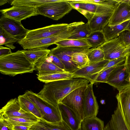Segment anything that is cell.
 <instances>
[{"mask_svg": "<svg viewBox=\"0 0 130 130\" xmlns=\"http://www.w3.org/2000/svg\"><path fill=\"white\" fill-rule=\"evenodd\" d=\"M90 81L82 78H74L45 83L37 93L42 99L53 104L57 105L61 100L75 89L88 85Z\"/></svg>", "mask_w": 130, "mask_h": 130, "instance_id": "1", "label": "cell"}, {"mask_svg": "<svg viewBox=\"0 0 130 130\" xmlns=\"http://www.w3.org/2000/svg\"><path fill=\"white\" fill-rule=\"evenodd\" d=\"M36 69L21 50L0 57V72L2 74L13 76L17 75L32 73Z\"/></svg>", "mask_w": 130, "mask_h": 130, "instance_id": "2", "label": "cell"}, {"mask_svg": "<svg viewBox=\"0 0 130 130\" xmlns=\"http://www.w3.org/2000/svg\"><path fill=\"white\" fill-rule=\"evenodd\" d=\"M67 1L73 9L76 10L82 14L86 13L111 14L119 3L118 0H103L101 3L91 2L89 0Z\"/></svg>", "mask_w": 130, "mask_h": 130, "instance_id": "3", "label": "cell"}, {"mask_svg": "<svg viewBox=\"0 0 130 130\" xmlns=\"http://www.w3.org/2000/svg\"><path fill=\"white\" fill-rule=\"evenodd\" d=\"M24 94L38 108L42 115V119L50 122L62 121L57 105L49 103L40 97L37 94L31 91H27Z\"/></svg>", "mask_w": 130, "mask_h": 130, "instance_id": "4", "label": "cell"}, {"mask_svg": "<svg viewBox=\"0 0 130 130\" xmlns=\"http://www.w3.org/2000/svg\"><path fill=\"white\" fill-rule=\"evenodd\" d=\"M38 15H41L54 20H58L69 13L73 8L67 0L45 4L36 8Z\"/></svg>", "mask_w": 130, "mask_h": 130, "instance_id": "5", "label": "cell"}, {"mask_svg": "<svg viewBox=\"0 0 130 130\" xmlns=\"http://www.w3.org/2000/svg\"><path fill=\"white\" fill-rule=\"evenodd\" d=\"M90 49V48L87 47L57 46L50 50V53L61 60L64 66L66 72L73 73L78 69L72 60L73 55L78 52L87 53Z\"/></svg>", "mask_w": 130, "mask_h": 130, "instance_id": "6", "label": "cell"}, {"mask_svg": "<svg viewBox=\"0 0 130 130\" xmlns=\"http://www.w3.org/2000/svg\"><path fill=\"white\" fill-rule=\"evenodd\" d=\"M87 86H82L75 89L60 102L73 110L82 121L84 119L83 104Z\"/></svg>", "mask_w": 130, "mask_h": 130, "instance_id": "7", "label": "cell"}, {"mask_svg": "<svg viewBox=\"0 0 130 130\" xmlns=\"http://www.w3.org/2000/svg\"><path fill=\"white\" fill-rule=\"evenodd\" d=\"M69 31L65 29L56 35L38 39L28 40L23 39L18 43L24 50L38 48L47 49L49 46L58 41L67 39L70 36Z\"/></svg>", "mask_w": 130, "mask_h": 130, "instance_id": "8", "label": "cell"}, {"mask_svg": "<svg viewBox=\"0 0 130 130\" xmlns=\"http://www.w3.org/2000/svg\"><path fill=\"white\" fill-rule=\"evenodd\" d=\"M11 117L37 119L32 114L23 110L18 99H11L0 110V118L4 119Z\"/></svg>", "mask_w": 130, "mask_h": 130, "instance_id": "9", "label": "cell"}, {"mask_svg": "<svg viewBox=\"0 0 130 130\" xmlns=\"http://www.w3.org/2000/svg\"><path fill=\"white\" fill-rule=\"evenodd\" d=\"M103 52L104 59L109 61L125 57L126 48L118 37L107 41L99 47Z\"/></svg>", "mask_w": 130, "mask_h": 130, "instance_id": "10", "label": "cell"}, {"mask_svg": "<svg viewBox=\"0 0 130 130\" xmlns=\"http://www.w3.org/2000/svg\"><path fill=\"white\" fill-rule=\"evenodd\" d=\"M0 28L14 38L20 40L25 38L29 30L25 28L21 22L2 15L0 19Z\"/></svg>", "mask_w": 130, "mask_h": 130, "instance_id": "11", "label": "cell"}, {"mask_svg": "<svg viewBox=\"0 0 130 130\" xmlns=\"http://www.w3.org/2000/svg\"><path fill=\"white\" fill-rule=\"evenodd\" d=\"M129 76L124 62L116 66L112 71L107 83L119 91L130 85V83L128 81Z\"/></svg>", "mask_w": 130, "mask_h": 130, "instance_id": "12", "label": "cell"}, {"mask_svg": "<svg viewBox=\"0 0 130 130\" xmlns=\"http://www.w3.org/2000/svg\"><path fill=\"white\" fill-rule=\"evenodd\" d=\"M2 15L17 21L38 15L36 8L24 6H14L0 10Z\"/></svg>", "mask_w": 130, "mask_h": 130, "instance_id": "13", "label": "cell"}, {"mask_svg": "<svg viewBox=\"0 0 130 130\" xmlns=\"http://www.w3.org/2000/svg\"><path fill=\"white\" fill-rule=\"evenodd\" d=\"M69 24L61 23L53 24L42 28L29 30L24 39L32 40L50 37L66 29Z\"/></svg>", "mask_w": 130, "mask_h": 130, "instance_id": "14", "label": "cell"}, {"mask_svg": "<svg viewBox=\"0 0 130 130\" xmlns=\"http://www.w3.org/2000/svg\"><path fill=\"white\" fill-rule=\"evenodd\" d=\"M93 84L90 82L85 91L83 104L84 119L96 116L98 112L99 106L93 91Z\"/></svg>", "mask_w": 130, "mask_h": 130, "instance_id": "15", "label": "cell"}, {"mask_svg": "<svg viewBox=\"0 0 130 130\" xmlns=\"http://www.w3.org/2000/svg\"><path fill=\"white\" fill-rule=\"evenodd\" d=\"M57 105L62 120L66 123L70 129L81 130L82 121L76 114L61 102L59 103Z\"/></svg>", "mask_w": 130, "mask_h": 130, "instance_id": "16", "label": "cell"}, {"mask_svg": "<svg viewBox=\"0 0 130 130\" xmlns=\"http://www.w3.org/2000/svg\"><path fill=\"white\" fill-rule=\"evenodd\" d=\"M118 0L119 4L111 15L109 26L119 24L130 20V6Z\"/></svg>", "mask_w": 130, "mask_h": 130, "instance_id": "17", "label": "cell"}, {"mask_svg": "<svg viewBox=\"0 0 130 130\" xmlns=\"http://www.w3.org/2000/svg\"><path fill=\"white\" fill-rule=\"evenodd\" d=\"M119 91L116 97L128 127L130 122V85Z\"/></svg>", "mask_w": 130, "mask_h": 130, "instance_id": "18", "label": "cell"}, {"mask_svg": "<svg viewBox=\"0 0 130 130\" xmlns=\"http://www.w3.org/2000/svg\"><path fill=\"white\" fill-rule=\"evenodd\" d=\"M109 61L108 60L104 59L100 62L90 64L87 66L78 69L73 73V78H84L90 81L93 76L103 69Z\"/></svg>", "mask_w": 130, "mask_h": 130, "instance_id": "19", "label": "cell"}, {"mask_svg": "<svg viewBox=\"0 0 130 130\" xmlns=\"http://www.w3.org/2000/svg\"><path fill=\"white\" fill-rule=\"evenodd\" d=\"M112 14L103 15L86 13L83 15L87 19V23L91 31H102L108 24Z\"/></svg>", "mask_w": 130, "mask_h": 130, "instance_id": "20", "label": "cell"}, {"mask_svg": "<svg viewBox=\"0 0 130 130\" xmlns=\"http://www.w3.org/2000/svg\"><path fill=\"white\" fill-rule=\"evenodd\" d=\"M104 130H129L125 122L118 102L116 109L109 121L104 127Z\"/></svg>", "mask_w": 130, "mask_h": 130, "instance_id": "21", "label": "cell"}, {"mask_svg": "<svg viewBox=\"0 0 130 130\" xmlns=\"http://www.w3.org/2000/svg\"><path fill=\"white\" fill-rule=\"evenodd\" d=\"M27 59L36 68L47 58L51 50L46 48H38L21 50Z\"/></svg>", "mask_w": 130, "mask_h": 130, "instance_id": "22", "label": "cell"}, {"mask_svg": "<svg viewBox=\"0 0 130 130\" xmlns=\"http://www.w3.org/2000/svg\"><path fill=\"white\" fill-rule=\"evenodd\" d=\"M30 130H71L63 121L50 122L40 118L31 127Z\"/></svg>", "mask_w": 130, "mask_h": 130, "instance_id": "23", "label": "cell"}, {"mask_svg": "<svg viewBox=\"0 0 130 130\" xmlns=\"http://www.w3.org/2000/svg\"><path fill=\"white\" fill-rule=\"evenodd\" d=\"M130 20L113 26L107 24L102 30L107 41L118 37L120 34L126 29Z\"/></svg>", "mask_w": 130, "mask_h": 130, "instance_id": "24", "label": "cell"}, {"mask_svg": "<svg viewBox=\"0 0 130 130\" xmlns=\"http://www.w3.org/2000/svg\"><path fill=\"white\" fill-rule=\"evenodd\" d=\"M18 99L23 110L32 114L38 118H42V115L38 108L24 94L19 95Z\"/></svg>", "mask_w": 130, "mask_h": 130, "instance_id": "25", "label": "cell"}, {"mask_svg": "<svg viewBox=\"0 0 130 130\" xmlns=\"http://www.w3.org/2000/svg\"><path fill=\"white\" fill-rule=\"evenodd\" d=\"M35 68L38 72V75H39L57 73L67 72L55 65L47 57L45 60Z\"/></svg>", "mask_w": 130, "mask_h": 130, "instance_id": "26", "label": "cell"}, {"mask_svg": "<svg viewBox=\"0 0 130 130\" xmlns=\"http://www.w3.org/2000/svg\"><path fill=\"white\" fill-rule=\"evenodd\" d=\"M104 122L96 116L84 119L82 121L83 130H104Z\"/></svg>", "mask_w": 130, "mask_h": 130, "instance_id": "27", "label": "cell"}, {"mask_svg": "<svg viewBox=\"0 0 130 130\" xmlns=\"http://www.w3.org/2000/svg\"><path fill=\"white\" fill-rule=\"evenodd\" d=\"M37 75V78L38 80L45 83L58 80L70 79L73 78L74 76L73 73L67 72Z\"/></svg>", "mask_w": 130, "mask_h": 130, "instance_id": "28", "label": "cell"}, {"mask_svg": "<svg viewBox=\"0 0 130 130\" xmlns=\"http://www.w3.org/2000/svg\"><path fill=\"white\" fill-rule=\"evenodd\" d=\"M86 40L92 48L98 47L107 42L102 31H91Z\"/></svg>", "mask_w": 130, "mask_h": 130, "instance_id": "29", "label": "cell"}, {"mask_svg": "<svg viewBox=\"0 0 130 130\" xmlns=\"http://www.w3.org/2000/svg\"><path fill=\"white\" fill-rule=\"evenodd\" d=\"M91 31L87 23H84L77 26L74 31V33L68 39H86Z\"/></svg>", "mask_w": 130, "mask_h": 130, "instance_id": "30", "label": "cell"}, {"mask_svg": "<svg viewBox=\"0 0 130 130\" xmlns=\"http://www.w3.org/2000/svg\"><path fill=\"white\" fill-rule=\"evenodd\" d=\"M58 0H10L11 5L24 6L36 8L45 4L57 1Z\"/></svg>", "mask_w": 130, "mask_h": 130, "instance_id": "31", "label": "cell"}, {"mask_svg": "<svg viewBox=\"0 0 130 130\" xmlns=\"http://www.w3.org/2000/svg\"><path fill=\"white\" fill-rule=\"evenodd\" d=\"M55 44L61 47H83L90 48L86 39H67L55 43Z\"/></svg>", "mask_w": 130, "mask_h": 130, "instance_id": "32", "label": "cell"}, {"mask_svg": "<svg viewBox=\"0 0 130 130\" xmlns=\"http://www.w3.org/2000/svg\"><path fill=\"white\" fill-rule=\"evenodd\" d=\"M72 59L78 69L89 65V60L86 53L82 52L74 53L72 55Z\"/></svg>", "mask_w": 130, "mask_h": 130, "instance_id": "33", "label": "cell"}, {"mask_svg": "<svg viewBox=\"0 0 130 130\" xmlns=\"http://www.w3.org/2000/svg\"><path fill=\"white\" fill-rule=\"evenodd\" d=\"M89 64L100 62L104 60L103 51L99 47L90 49L87 53Z\"/></svg>", "mask_w": 130, "mask_h": 130, "instance_id": "34", "label": "cell"}, {"mask_svg": "<svg viewBox=\"0 0 130 130\" xmlns=\"http://www.w3.org/2000/svg\"><path fill=\"white\" fill-rule=\"evenodd\" d=\"M20 41L14 38L0 28V46L4 45L10 48L13 49L15 48L13 44Z\"/></svg>", "mask_w": 130, "mask_h": 130, "instance_id": "35", "label": "cell"}, {"mask_svg": "<svg viewBox=\"0 0 130 130\" xmlns=\"http://www.w3.org/2000/svg\"><path fill=\"white\" fill-rule=\"evenodd\" d=\"M4 119L11 126L13 125H23L31 127L38 120V119L15 117L9 118Z\"/></svg>", "mask_w": 130, "mask_h": 130, "instance_id": "36", "label": "cell"}, {"mask_svg": "<svg viewBox=\"0 0 130 130\" xmlns=\"http://www.w3.org/2000/svg\"><path fill=\"white\" fill-rule=\"evenodd\" d=\"M126 59V57H121L109 61L105 66L103 69L97 74L93 76L90 80V82L94 79L98 75L104 71L110 68L117 66L124 63Z\"/></svg>", "mask_w": 130, "mask_h": 130, "instance_id": "37", "label": "cell"}, {"mask_svg": "<svg viewBox=\"0 0 130 130\" xmlns=\"http://www.w3.org/2000/svg\"><path fill=\"white\" fill-rule=\"evenodd\" d=\"M116 67L110 68L104 71L91 82L94 84L97 83H107L110 73Z\"/></svg>", "mask_w": 130, "mask_h": 130, "instance_id": "38", "label": "cell"}, {"mask_svg": "<svg viewBox=\"0 0 130 130\" xmlns=\"http://www.w3.org/2000/svg\"><path fill=\"white\" fill-rule=\"evenodd\" d=\"M118 37L126 48H130V30L126 29L123 31Z\"/></svg>", "mask_w": 130, "mask_h": 130, "instance_id": "39", "label": "cell"}, {"mask_svg": "<svg viewBox=\"0 0 130 130\" xmlns=\"http://www.w3.org/2000/svg\"><path fill=\"white\" fill-rule=\"evenodd\" d=\"M47 58L57 67L65 71L64 65L61 60L57 57L50 53Z\"/></svg>", "mask_w": 130, "mask_h": 130, "instance_id": "40", "label": "cell"}, {"mask_svg": "<svg viewBox=\"0 0 130 130\" xmlns=\"http://www.w3.org/2000/svg\"><path fill=\"white\" fill-rule=\"evenodd\" d=\"M0 130H13L11 127L6 120L0 118Z\"/></svg>", "mask_w": 130, "mask_h": 130, "instance_id": "41", "label": "cell"}, {"mask_svg": "<svg viewBox=\"0 0 130 130\" xmlns=\"http://www.w3.org/2000/svg\"><path fill=\"white\" fill-rule=\"evenodd\" d=\"M12 53L10 48L0 46V57L7 55Z\"/></svg>", "mask_w": 130, "mask_h": 130, "instance_id": "42", "label": "cell"}, {"mask_svg": "<svg viewBox=\"0 0 130 130\" xmlns=\"http://www.w3.org/2000/svg\"><path fill=\"white\" fill-rule=\"evenodd\" d=\"M125 57L124 64L127 71L130 75V54H127Z\"/></svg>", "mask_w": 130, "mask_h": 130, "instance_id": "43", "label": "cell"}, {"mask_svg": "<svg viewBox=\"0 0 130 130\" xmlns=\"http://www.w3.org/2000/svg\"><path fill=\"white\" fill-rule=\"evenodd\" d=\"M13 130H30L31 126L23 125H15L11 126Z\"/></svg>", "mask_w": 130, "mask_h": 130, "instance_id": "44", "label": "cell"}, {"mask_svg": "<svg viewBox=\"0 0 130 130\" xmlns=\"http://www.w3.org/2000/svg\"><path fill=\"white\" fill-rule=\"evenodd\" d=\"M8 2L7 0H0V6L3 5Z\"/></svg>", "mask_w": 130, "mask_h": 130, "instance_id": "45", "label": "cell"}, {"mask_svg": "<svg viewBox=\"0 0 130 130\" xmlns=\"http://www.w3.org/2000/svg\"><path fill=\"white\" fill-rule=\"evenodd\" d=\"M121 2H124L130 6V0H119Z\"/></svg>", "mask_w": 130, "mask_h": 130, "instance_id": "46", "label": "cell"}, {"mask_svg": "<svg viewBox=\"0 0 130 130\" xmlns=\"http://www.w3.org/2000/svg\"><path fill=\"white\" fill-rule=\"evenodd\" d=\"M126 52L127 54L128 53L130 54V48H126Z\"/></svg>", "mask_w": 130, "mask_h": 130, "instance_id": "47", "label": "cell"}, {"mask_svg": "<svg viewBox=\"0 0 130 130\" xmlns=\"http://www.w3.org/2000/svg\"><path fill=\"white\" fill-rule=\"evenodd\" d=\"M126 29L130 30V20L127 26Z\"/></svg>", "mask_w": 130, "mask_h": 130, "instance_id": "48", "label": "cell"}, {"mask_svg": "<svg viewBox=\"0 0 130 130\" xmlns=\"http://www.w3.org/2000/svg\"><path fill=\"white\" fill-rule=\"evenodd\" d=\"M128 128L129 130H130V122L128 126Z\"/></svg>", "mask_w": 130, "mask_h": 130, "instance_id": "49", "label": "cell"}, {"mask_svg": "<svg viewBox=\"0 0 130 130\" xmlns=\"http://www.w3.org/2000/svg\"><path fill=\"white\" fill-rule=\"evenodd\" d=\"M82 130V129H81V130Z\"/></svg>", "mask_w": 130, "mask_h": 130, "instance_id": "50", "label": "cell"}]
</instances>
